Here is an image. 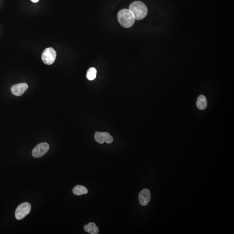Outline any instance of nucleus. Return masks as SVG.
I'll list each match as a JSON object with an SVG mask.
<instances>
[{
    "label": "nucleus",
    "instance_id": "f257e3e1",
    "mask_svg": "<svg viewBox=\"0 0 234 234\" xmlns=\"http://www.w3.org/2000/svg\"><path fill=\"white\" fill-rule=\"evenodd\" d=\"M129 9L131 11L135 20H141L147 16L148 9L146 5L142 2L135 1L130 4Z\"/></svg>",
    "mask_w": 234,
    "mask_h": 234
},
{
    "label": "nucleus",
    "instance_id": "f03ea898",
    "mask_svg": "<svg viewBox=\"0 0 234 234\" xmlns=\"http://www.w3.org/2000/svg\"><path fill=\"white\" fill-rule=\"evenodd\" d=\"M117 19L121 26L126 28L131 27L135 20L133 14L129 9H123L119 11Z\"/></svg>",
    "mask_w": 234,
    "mask_h": 234
},
{
    "label": "nucleus",
    "instance_id": "7ed1b4c3",
    "mask_svg": "<svg viewBox=\"0 0 234 234\" xmlns=\"http://www.w3.org/2000/svg\"><path fill=\"white\" fill-rule=\"evenodd\" d=\"M31 206L28 202L19 205L15 211V217L17 220H21L28 215L31 210Z\"/></svg>",
    "mask_w": 234,
    "mask_h": 234
},
{
    "label": "nucleus",
    "instance_id": "20e7f679",
    "mask_svg": "<svg viewBox=\"0 0 234 234\" xmlns=\"http://www.w3.org/2000/svg\"><path fill=\"white\" fill-rule=\"evenodd\" d=\"M57 57V53L52 47L46 49L42 55L43 63L47 65H51L54 63Z\"/></svg>",
    "mask_w": 234,
    "mask_h": 234
},
{
    "label": "nucleus",
    "instance_id": "39448f33",
    "mask_svg": "<svg viewBox=\"0 0 234 234\" xmlns=\"http://www.w3.org/2000/svg\"><path fill=\"white\" fill-rule=\"evenodd\" d=\"M49 148V145L47 143L43 142L39 144L33 150V156L36 158L42 157L47 153Z\"/></svg>",
    "mask_w": 234,
    "mask_h": 234
},
{
    "label": "nucleus",
    "instance_id": "423d86ee",
    "mask_svg": "<svg viewBox=\"0 0 234 234\" xmlns=\"http://www.w3.org/2000/svg\"><path fill=\"white\" fill-rule=\"evenodd\" d=\"M95 141L100 144H103L105 142L107 144H111L113 141V138L108 133L96 132L95 134Z\"/></svg>",
    "mask_w": 234,
    "mask_h": 234
},
{
    "label": "nucleus",
    "instance_id": "0eeeda50",
    "mask_svg": "<svg viewBox=\"0 0 234 234\" xmlns=\"http://www.w3.org/2000/svg\"><path fill=\"white\" fill-rule=\"evenodd\" d=\"M139 202L143 206H146L150 202L151 199V193L150 190L144 189L141 191L139 195Z\"/></svg>",
    "mask_w": 234,
    "mask_h": 234
},
{
    "label": "nucleus",
    "instance_id": "6e6552de",
    "mask_svg": "<svg viewBox=\"0 0 234 234\" xmlns=\"http://www.w3.org/2000/svg\"><path fill=\"white\" fill-rule=\"evenodd\" d=\"M28 86L26 83H20L15 85L12 87L11 92L14 95L20 96L22 95L27 91Z\"/></svg>",
    "mask_w": 234,
    "mask_h": 234
},
{
    "label": "nucleus",
    "instance_id": "1a4fd4ad",
    "mask_svg": "<svg viewBox=\"0 0 234 234\" xmlns=\"http://www.w3.org/2000/svg\"><path fill=\"white\" fill-rule=\"evenodd\" d=\"M85 231L91 234H98L99 233V228L94 223H89L84 226Z\"/></svg>",
    "mask_w": 234,
    "mask_h": 234
},
{
    "label": "nucleus",
    "instance_id": "9d476101",
    "mask_svg": "<svg viewBox=\"0 0 234 234\" xmlns=\"http://www.w3.org/2000/svg\"><path fill=\"white\" fill-rule=\"evenodd\" d=\"M197 105L199 110H205L207 106V102L206 97L200 95L198 97L197 102Z\"/></svg>",
    "mask_w": 234,
    "mask_h": 234
},
{
    "label": "nucleus",
    "instance_id": "9b49d317",
    "mask_svg": "<svg viewBox=\"0 0 234 234\" xmlns=\"http://www.w3.org/2000/svg\"><path fill=\"white\" fill-rule=\"evenodd\" d=\"M73 192L75 195L80 196L83 194H86L88 190L86 187L81 185H77L73 189Z\"/></svg>",
    "mask_w": 234,
    "mask_h": 234
},
{
    "label": "nucleus",
    "instance_id": "f8f14e48",
    "mask_svg": "<svg viewBox=\"0 0 234 234\" xmlns=\"http://www.w3.org/2000/svg\"><path fill=\"white\" fill-rule=\"evenodd\" d=\"M97 70L95 68H89L87 73L86 77L89 80H93L96 77Z\"/></svg>",
    "mask_w": 234,
    "mask_h": 234
},
{
    "label": "nucleus",
    "instance_id": "ddd939ff",
    "mask_svg": "<svg viewBox=\"0 0 234 234\" xmlns=\"http://www.w3.org/2000/svg\"><path fill=\"white\" fill-rule=\"evenodd\" d=\"M31 1H32V2H33L37 3V2H38V1H39V0H31Z\"/></svg>",
    "mask_w": 234,
    "mask_h": 234
}]
</instances>
